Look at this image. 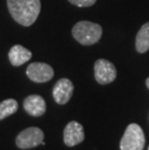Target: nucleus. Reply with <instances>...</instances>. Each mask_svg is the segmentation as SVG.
<instances>
[{
    "mask_svg": "<svg viewBox=\"0 0 149 150\" xmlns=\"http://www.w3.org/2000/svg\"><path fill=\"white\" fill-rule=\"evenodd\" d=\"M8 10L16 22L30 26L41 12V0H7Z\"/></svg>",
    "mask_w": 149,
    "mask_h": 150,
    "instance_id": "1",
    "label": "nucleus"
},
{
    "mask_svg": "<svg viewBox=\"0 0 149 150\" xmlns=\"http://www.w3.org/2000/svg\"><path fill=\"white\" fill-rule=\"evenodd\" d=\"M73 37L82 46H92L101 39L102 26L95 22L81 21L75 24L72 29Z\"/></svg>",
    "mask_w": 149,
    "mask_h": 150,
    "instance_id": "2",
    "label": "nucleus"
},
{
    "mask_svg": "<svg viewBox=\"0 0 149 150\" xmlns=\"http://www.w3.org/2000/svg\"><path fill=\"white\" fill-rule=\"evenodd\" d=\"M145 144V137L141 127L136 123H132L127 127L121 142V150H142Z\"/></svg>",
    "mask_w": 149,
    "mask_h": 150,
    "instance_id": "3",
    "label": "nucleus"
},
{
    "mask_svg": "<svg viewBox=\"0 0 149 150\" xmlns=\"http://www.w3.org/2000/svg\"><path fill=\"white\" fill-rule=\"evenodd\" d=\"M44 132L38 127H29L18 134L16 138V144L18 148L30 149L39 146L44 142Z\"/></svg>",
    "mask_w": 149,
    "mask_h": 150,
    "instance_id": "4",
    "label": "nucleus"
},
{
    "mask_svg": "<svg viewBox=\"0 0 149 150\" xmlns=\"http://www.w3.org/2000/svg\"><path fill=\"white\" fill-rule=\"evenodd\" d=\"M94 75L100 84H109L116 79L115 66L107 59H98L94 65Z\"/></svg>",
    "mask_w": 149,
    "mask_h": 150,
    "instance_id": "5",
    "label": "nucleus"
},
{
    "mask_svg": "<svg viewBox=\"0 0 149 150\" xmlns=\"http://www.w3.org/2000/svg\"><path fill=\"white\" fill-rule=\"evenodd\" d=\"M26 75L32 81L43 83L50 81L54 76V72L52 67L47 63L34 62L27 67Z\"/></svg>",
    "mask_w": 149,
    "mask_h": 150,
    "instance_id": "6",
    "label": "nucleus"
},
{
    "mask_svg": "<svg viewBox=\"0 0 149 150\" xmlns=\"http://www.w3.org/2000/svg\"><path fill=\"white\" fill-rule=\"evenodd\" d=\"M84 130L81 124L77 121H71L66 125L63 132L64 143L69 147L78 145L83 142L84 139Z\"/></svg>",
    "mask_w": 149,
    "mask_h": 150,
    "instance_id": "7",
    "label": "nucleus"
},
{
    "mask_svg": "<svg viewBox=\"0 0 149 150\" xmlns=\"http://www.w3.org/2000/svg\"><path fill=\"white\" fill-rule=\"evenodd\" d=\"M74 92V84L69 79H60L52 90L54 101L59 105H65L70 101Z\"/></svg>",
    "mask_w": 149,
    "mask_h": 150,
    "instance_id": "8",
    "label": "nucleus"
},
{
    "mask_svg": "<svg viewBox=\"0 0 149 150\" xmlns=\"http://www.w3.org/2000/svg\"><path fill=\"white\" fill-rule=\"evenodd\" d=\"M23 108L31 116H41L46 112L47 105L44 98L40 95H30L24 99Z\"/></svg>",
    "mask_w": 149,
    "mask_h": 150,
    "instance_id": "9",
    "label": "nucleus"
},
{
    "mask_svg": "<svg viewBox=\"0 0 149 150\" xmlns=\"http://www.w3.org/2000/svg\"><path fill=\"white\" fill-rule=\"evenodd\" d=\"M8 55L11 64L15 67H18L29 61L32 57V52L20 45H15L11 47Z\"/></svg>",
    "mask_w": 149,
    "mask_h": 150,
    "instance_id": "10",
    "label": "nucleus"
},
{
    "mask_svg": "<svg viewBox=\"0 0 149 150\" xmlns=\"http://www.w3.org/2000/svg\"><path fill=\"white\" fill-rule=\"evenodd\" d=\"M136 50L139 53H144L149 50V21L138 30L136 38Z\"/></svg>",
    "mask_w": 149,
    "mask_h": 150,
    "instance_id": "11",
    "label": "nucleus"
},
{
    "mask_svg": "<svg viewBox=\"0 0 149 150\" xmlns=\"http://www.w3.org/2000/svg\"><path fill=\"white\" fill-rule=\"evenodd\" d=\"M18 108V102L15 99H7V100L1 102L0 103V120L17 112Z\"/></svg>",
    "mask_w": 149,
    "mask_h": 150,
    "instance_id": "12",
    "label": "nucleus"
},
{
    "mask_svg": "<svg viewBox=\"0 0 149 150\" xmlns=\"http://www.w3.org/2000/svg\"><path fill=\"white\" fill-rule=\"evenodd\" d=\"M68 1L78 7H90L96 3L97 0H68Z\"/></svg>",
    "mask_w": 149,
    "mask_h": 150,
    "instance_id": "13",
    "label": "nucleus"
},
{
    "mask_svg": "<svg viewBox=\"0 0 149 150\" xmlns=\"http://www.w3.org/2000/svg\"><path fill=\"white\" fill-rule=\"evenodd\" d=\"M146 86H147V88L149 89V78L146 79Z\"/></svg>",
    "mask_w": 149,
    "mask_h": 150,
    "instance_id": "14",
    "label": "nucleus"
},
{
    "mask_svg": "<svg viewBox=\"0 0 149 150\" xmlns=\"http://www.w3.org/2000/svg\"><path fill=\"white\" fill-rule=\"evenodd\" d=\"M148 150H149V147H148Z\"/></svg>",
    "mask_w": 149,
    "mask_h": 150,
    "instance_id": "15",
    "label": "nucleus"
}]
</instances>
